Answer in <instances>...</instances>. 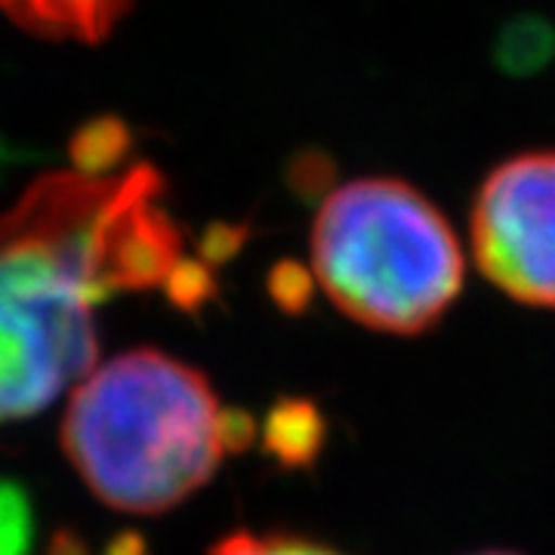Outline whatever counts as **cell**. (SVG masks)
Returning a JSON list of instances; mask_svg holds the SVG:
<instances>
[{"mask_svg": "<svg viewBox=\"0 0 555 555\" xmlns=\"http://www.w3.org/2000/svg\"><path fill=\"white\" fill-rule=\"evenodd\" d=\"M102 137L0 214V423L40 414L96 367L100 302L177 275L164 182L149 164L118 167Z\"/></svg>", "mask_w": 555, "mask_h": 555, "instance_id": "1", "label": "cell"}, {"mask_svg": "<svg viewBox=\"0 0 555 555\" xmlns=\"http://www.w3.org/2000/svg\"><path fill=\"white\" fill-rule=\"evenodd\" d=\"M247 441L207 377L158 349L96 364L68 396L62 448L112 509L158 516L207 485Z\"/></svg>", "mask_w": 555, "mask_h": 555, "instance_id": "2", "label": "cell"}, {"mask_svg": "<svg viewBox=\"0 0 555 555\" xmlns=\"http://www.w3.org/2000/svg\"><path fill=\"white\" fill-rule=\"evenodd\" d=\"M312 272L346 318L392 334L433 331L463 291L466 259L451 222L392 177L343 182L312 222Z\"/></svg>", "mask_w": 555, "mask_h": 555, "instance_id": "3", "label": "cell"}, {"mask_svg": "<svg viewBox=\"0 0 555 555\" xmlns=\"http://www.w3.org/2000/svg\"><path fill=\"white\" fill-rule=\"evenodd\" d=\"M473 257L500 294L555 309V152H525L478 185Z\"/></svg>", "mask_w": 555, "mask_h": 555, "instance_id": "4", "label": "cell"}, {"mask_svg": "<svg viewBox=\"0 0 555 555\" xmlns=\"http://www.w3.org/2000/svg\"><path fill=\"white\" fill-rule=\"evenodd\" d=\"M133 0H0L20 28L50 40L100 43L124 20Z\"/></svg>", "mask_w": 555, "mask_h": 555, "instance_id": "5", "label": "cell"}, {"mask_svg": "<svg viewBox=\"0 0 555 555\" xmlns=\"http://www.w3.org/2000/svg\"><path fill=\"white\" fill-rule=\"evenodd\" d=\"M207 555H349L334 550L327 543L306 540L297 534H257V531H238L219 540Z\"/></svg>", "mask_w": 555, "mask_h": 555, "instance_id": "6", "label": "cell"}, {"mask_svg": "<svg viewBox=\"0 0 555 555\" xmlns=\"http://www.w3.org/2000/svg\"><path fill=\"white\" fill-rule=\"evenodd\" d=\"M28 500L20 488L0 481V555H22L28 546Z\"/></svg>", "mask_w": 555, "mask_h": 555, "instance_id": "7", "label": "cell"}, {"mask_svg": "<svg viewBox=\"0 0 555 555\" xmlns=\"http://www.w3.org/2000/svg\"><path fill=\"white\" fill-rule=\"evenodd\" d=\"M473 555H518V553H506V550H485V553H473Z\"/></svg>", "mask_w": 555, "mask_h": 555, "instance_id": "8", "label": "cell"}]
</instances>
